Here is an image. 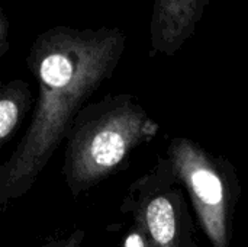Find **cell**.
I'll return each mask as SVG.
<instances>
[{
    "instance_id": "cell-1",
    "label": "cell",
    "mask_w": 248,
    "mask_h": 247,
    "mask_svg": "<svg viewBox=\"0 0 248 247\" xmlns=\"http://www.w3.org/2000/svg\"><path fill=\"white\" fill-rule=\"evenodd\" d=\"M126 48L119 28L52 26L32 42L26 66L38 84L31 124L0 166V210L25 197L87 100L112 79Z\"/></svg>"
},
{
    "instance_id": "cell-2",
    "label": "cell",
    "mask_w": 248,
    "mask_h": 247,
    "mask_svg": "<svg viewBox=\"0 0 248 247\" xmlns=\"http://www.w3.org/2000/svg\"><path fill=\"white\" fill-rule=\"evenodd\" d=\"M160 131L131 93L108 95L77 114L67 137L62 178L73 199L125 169L134 150Z\"/></svg>"
},
{
    "instance_id": "cell-3",
    "label": "cell",
    "mask_w": 248,
    "mask_h": 247,
    "mask_svg": "<svg viewBox=\"0 0 248 247\" xmlns=\"http://www.w3.org/2000/svg\"><path fill=\"white\" fill-rule=\"evenodd\" d=\"M166 156L183 183L211 246H231L235 210L241 198L234 165L187 137L171 138Z\"/></svg>"
},
{
    "instance_id": "cell-4",
    "label": "cell",
    "mask_w": 248,
    "mask_h": 247,
    "mask_svg": "<svg viewBox=\"0 0 248 247\" xmlns=\"http://www.w3.org/2000/svg\"><path fill=\"white\" fill-rule=\"evenodd\" d=\"M183 188L170 159L158 154L153 167L129 185L119 210L144 230L153 247H196Z\"/></svg>"
},
{
    "instance_id": "cell-5",
    "label": "cell",
    "mask_w": 248,
    "mask_h": 247,
    "mask_svg": "<svg viewBox=\"0 0 248 247\" xmlns=\"http://www.w3.org/2000/svg\"><path fill=\"white\" fill-rule=\"evenodd\" d=\"M211 0H154L150 17V57H173L195 35Z\"/></svg>"
},
{
    "instance_id": "cell-6",
    "label": "cell",
    "mask_w": 248,
    "mask_h": 247,
    "mask_svg": "<svg viewBox=\"0 0 248 247\" xmlns=\"http://www.w3.org/2000/svg\"><path fill=\"white\" fill-rule=\"evenodd\" d=\"M33 102L29 83L13 79L0 89V147H3L17 131L26 112Z\"/></svg>"
},
{
    "instance_id": "cell-7",
    "label": "cell",
    "mask_w": 248,
    "mask_h": 247,
    "mask_svg": "<svg viewBox=\"0 0 248 247\" xmlns=\"http://www.w3.org/2000/svg\"><path fill=\"white\" fill-rule=\"evenodd\" d=\"M86 231L83 229H76L65 236L52 237L44 245L38 247H86Z\"/></svg>"
},
{
    "instance_id": "cell-8",
    "label": "cell",
    "mask_w": 248,
    "mask_h": 247,
    "mask_svg": "<svg viewBox=\"0 0 248 247\" xmlns=\"http://www.w3.org/2000/svg\"><path fill=\"white\" fill-rule=\"evenodd\" d=\"M122 247H153L150 245L144 230L132 223L129 226V229L126 230L125 236H124V240H122Z\"/></svg>"
},
{
    "instance_id": "cell-9",
    "label": "cell",
    "mask_w": 248,
    "mask_h": 247,
    "mask_svg": "<svg viewBox=\"0 0 248 247\" xmlns=\"http://www.w3.org/2000/svg\"><path fill=\"white\" fill-rule=\"evenodd\" d=\"M10 22L6 10L0 7V58H3L10 49Z\"/></svg>"
}]
</instances>
